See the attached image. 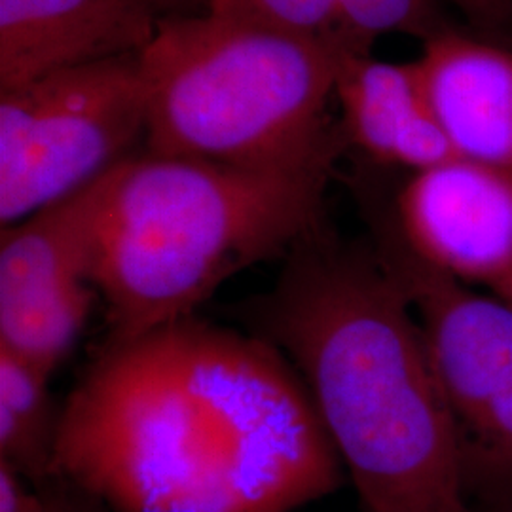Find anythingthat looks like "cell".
Masks as SVG:
<instances>
[{
  "label": "cell",
  "mask_w": 512,
  "mask_h": 512,
  "mask_svg": "<svg viewBox=\"0 0 512 512\" xmlns=\"http://www.w3.org/2000/svg\"><path fill=\"white\" fill-rule=\"evenodd\" d=\"M40 501V486L0 461V512H37Z\"/></svg>",
  "instance_id": "cell-16"
},
{
  "label": "cell",
  "mask_w": 512,
  "mask_h": 512,
  "mask_svg": "<svg viewBox=\"0 0 512 512\" xmlns=\"http://www.w3.org/2000/svg\"><path fill=\"white\" fill-rule=\"evenodd\" d=\"M334 97L349 139L378 162L416 173L458 158L429 107L416 63L340 54Z\"/></svg>",
  "instance_id": "cell-11"
},
{
  "label": "cell",
  "mask_w": 512,
  "mask_h": 512,
  "mask_svg": "<svg viewBox=\"0 0 512 512\" xmlns=\"http://www.w3.org/2000/svg\"><path fill=\"white\" fill-rule=\"evenodd\" d=\"M114 167L71 196L2 228L0 315L95 289L93 268Z\"/></svg>",
  "instance_id": "cell-10"
},
{
  "label": "cell",
  "mask_w": 512,
  "mask_h": 512,
  "mask_svg": "<svg viewBox=\"0 0 512 512\" xmlns=\"http://www.w3.org/2000/svg\"><path fill=\"white\" fill-rule=\"evenodd\" d=\"M148 154L255 169L332 167L340 54L247 19L164 18L139 54Z\"/></svg>",
  "instance_id": "cell-4"
},
{
  "label": "cell",
  "mask_w": 512,
  "mask_h": 512,
  "mask_svg": "<svg viewBox=\"0 0 512 512\" xmlns=\"http://www.w3.org/2000/svg\"><path fill=\"white\" fill-rule=\"evenodd\" d=\"M376 253L420 325L458 437L469 495L512 497V300L480 294L423 262L393 219L376 222Z\"/></svg>",
  "instance_id": "cell-5"
},
{
  "label": "cell",
  "mask_w": 512,
  "mask_h": 512,
  "mask_svg": "<svg viewBox=\"0 0 512 512\" xmlns=\"http://www.w3.org/2000/svg\"><path fill=\"white\" fill-rule=\"evenodd\" d=\"M486 512H512V497L511 499H503V501L492 503L490 509Z\"/></svg>",
  "instance_id": "cell-18"
},
{
  "label": "cell",
  "mask_w": 512,
  "mask_h": 512,
  "mask_svg": "<svg viewBox=\"0 0 512 512\" xmlns=\"http://www.w3.org/2000/svg\"><path fill=\"white\" fill-rule=\"evenodd\" d=\"M423 262L459 283L512 287V173L456 158L416 171L393 217Z\"/></svg>",
  "instance_id": "cell-7"
},
{
  "label": "cell",
  "mask_w": 512,
  "mask_h": 512,
  "mask_svg": "<svg viewBox=\"0 0 512 512\" xmlns=\"http://www.w3.org/2000/svg\"><path fill=\"white\" fill-rule=\"evenodd\" d=\"M507 298H509V300H512V287H511V293H509V296H507Z\"/></svg>",
  "instance_id": "cell-19"
},
{
  "label": "cell",
  "mask_w": 512,
  "mask_h": 512,
  "mask_svg": "<svg viewBox=\"0 0 512 512\" xmlns=\"http://www.w3.org/2000/svg\"><path fill=\"white\" fill-rule=\"evenodd\" d=\"M40 492L42 501L37 512H114L97 497L57 476L40 484Z\"/></svg>",
  "instance_id": "cell-15"
},
{
  "label": "cell",
  "mask_w": 512,
  "mask_h": 512,
  "mask_svg": "<svg viewBox=\"0 0 512 512\" xmlns=\"http://www.w3.org/2000/svg\"><path fill=\"white\" fill-rule=\"evenodd\" d=\"M414 63L458 158L512 173V50L442 31Z\"/></svg>",
  "instance_id": "cell-9"
},
{
  "label": "cell",
  "mask_w": 512,
  "mask_h": 512,
  "mask_svg": "<svg viewBox=\"0 0 512 512\" xmlns=\"http://www.w3.org/2000/svg\"><path fill=\"white\" fill-rule=\"evenodd\" d=\"M147 131L139 55L0 90V222L27 219L126 160Z\"/></svg>",
  "instance_id": "cell-6"
},
{
  "label": "cell",
  "mask_w": 512,
  "mask_h": 512,
  "mask_svg": "<svg viewBox=\"0 0 512 512\" xmlns=\"http://www.w3.org/2000/svg\"><path fill=\"white\" fill-rule=\"evenodd\" d=\"M439 0H334L325 42L338 54L370 55L385 35H414L429 40L442 33L435 4Z\"/></svg>",
  "instance_id": "cell-13"
},
{
  "label": "cell",
  "mask_w": 512,
  "mask_h": 512,
  "mask_svg": "<svg viewBox=\"0 0 512 512\" xmlns=\"http://www.w3.org/2000/svg\"><path fill=\"white\" fill-rule=\"evenodd\" d=\"M54 476L114 512H294L342 461L274 344L190 315L107 340L61 408Z\"/></svg>",
  "instance_id": "cell-1"
},
{
  "label": "cell",
  "mask_w": 512,
  "mask_h": 512,
  "mask_svg": "<svg viewBox=\"0 0 512 512\" xmlns=\"http://www.w3.org/2000/svg\"><path fill=\"white\" fill-rule=\"evenodd\" d=\"M247 306L310 393L368 512H486L465 484L454 421L401 285L327 224Z\"/></svg>",
  "instance_id": "cell-2"
},
{
  "label": "cell",
  "mask_w": 512,
  "mask_h": 512,
  "mask_svg": "<svg viewBox=\"0 0 512 512\" xmlns=\"http://www.w3.org/2000/svg\"><path fill=\"white\" fill-rule=\"evenodd\" d=\"M160 0H0V90L103 59L139 55Z\"/></svg>",
  "instance_id": "cell-8"
},
{
  "label": "cell",
  "mask_w": 512,
  "mask_h": 512,
  "mask_svg": "<svg viewBox=\"0 0 512 512\" xmlns=\"http://www.w3.org/2000/svg\"><path fill=\"white\" fill-rule=\"evenodd\" d=\"M334 0H209V12L325 40Z\"/></svg>",
  "instance_id": "cell-14"
},
{
  "label": "cell",
  "mask_w": 512,
  "mask_h": 512,
  "mask_svg": "<svg viewBox=\"0 0 512 512\" xmlns=\"http://www.w3.org/2000/svg\"><path fill=\"white\" fill-rule=\"evenodd\" d=\"M48 380L50 374L0 348V461L37 486L54 478L61 420Z\"/></svg>",
  "instance_id": "cell-12"
},
{
  "label": "cell",
  "mask_w": 512,
  "mask_h": 512,
  "mask_svg": "<svg viewBox=\"0 0 512 512\" xmlns=\"http://www.w3.org/2000/svg\"><path fill=\"white\" fill-rule=\"evenodd\" d=\"M332 167L255 169L190 158H126L114 167L93 287L109 340L194 315L230 277L323 226Z\"/></svg>",
  "instance_id": "cell-3"
},
{
  "label": "cell",
  "mask_w": 512,
  "mask_h": 512,
  "mask_svg": "<svg viewBox=\"0 0 512 512\" xmlns=\"http://www.w3.org/2000/svg\"><path fill=\"white\" fill-rule=\"evenodd\" d=\"M476 23H495L509 14L512 0H446Z\"/></svg>",
  "instance_id": "cell-17"
}]
</instances>
